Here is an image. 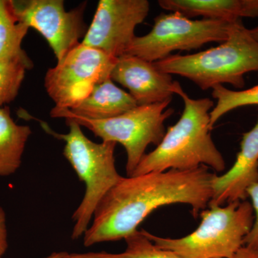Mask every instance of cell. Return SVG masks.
Listing matches in <instances>:
<instances>
[{
    "mask_svg": "<svg viewBox=\"0 0 258 258\" xmlns=\"http://www.w3.org/2000/svg\"><path fill=\"white\" fill-rule=\"evenodd\" d=\"M241 22L192 20L177 13H162L154 19L152 30L134 37L125 54L155 62L174 51L198 50L209 42H223Z\"/></svg>",
    "mask_w": 258,
    "mask_h": 258,
    "instance_id": "7",
    "label": "cell"
},
{
    "mask_svg": "<svg viewBox=\"0 0 258 258\" xmlns=\"http://www.w3.org/2000/svg\"><path fill=\"white\" fill-rule=\"evenodd\" d=\"M111 79L127 88L138 106L172 100L176 83L154 62L127 54L117 58Z\"/></svg>",
    "mask_w": 258,
    "mask_h": 258,
    "instance_id": "11",
    "label": "cell"
},
{
    "mask_svg": "<svg viewBox=\"0 0 258 258\" xmlns=\"http://www.w3.org/2000/svg\"><path fill=\"white\" fill-rule=\"evenodd\" d=\"M247 198H250L253 208L254 220L252 229L244 240V245L258 249V182L249 186L247 191Z\"/></svg>",
    "mask_w": 258,
    "mask_h": 258,
    "instance_id": "20",
    "label": "cell"
},
{
    "mask_svg": "<svg viewBox=\"0 0 258 258\" xmlns=\"http://www.w3.org/2000/svg\"><path fill=\"white\" fill-rule=\"evenodd\" d=\"M200 212L201 222L191 234L181 238H164L142 230L161 249L172 251L181 258H229L244 245L252 229L254 214L247 200L225 207L209 206Z\"/></svg>",
    "mask_w": 258,
    "mask_h": 258,
    "instance_id": "5",
    "label": "cell"
},
{
    "mask_svg": "<svg viewBox=\"0 0 258 258\" xmlns=\"http://www.w3.org/2000/svg\"><path fill=\"white\" fill-rule=\"evenodd\" d=\"M162 9L191 19L235 22L258 18V0H159Z\"/></svg>",
    "mask_w": 258,
    "mask_h": 258,
    "instance_id": "13",
    "label": "cell"
},
{
    "mask_svg": "<svg viewBox=\"0 0 258 258\" xmlns=\"http://www.w3.org/2000/svg\"><path fill=\"white\" fill-rule=\"evenodd\" d=\"M33 68L29 56L0 60V108L18 96L26 71Z\"/></svg>",
    "mask_w": 258,
    "mask_h": 258,
    "instance_id": "19",
    "label": "cell"
},
{
    "mask_svg": "<svg viewBox=\"0 0 258 258\" xmlns=\"http://www.w3.org/2000/svg\"><path fill=\"white\" fill-rule=\"evenodd\" d=\"M31 134L28 125L15 123L8 107L0 108V176H11L18 170Z\"/></svg>",
    "mask_w": 258,
    "mask_h": 258,
    "instance_id": "15",
    "label": "cell"
},
{
    "mask_svg": "<svg viewBox=\"0 0 258 258\" xmlns=\"http://www.w3.org/2000/svg\"><path fill=\"white\" fill-rule=\"evenodd\" d=\"M19 21L41 34L57 62L79 45L86 35L83 15L86 4L66 12L62 0H10Z\"/></svg>",
    "mask_w": 258,
    "mask_h": 258,
    "instance_id": "9",
    "label": "cell"
},
{
    "mask_svg": "<svg viewBox=\"0 0 258 258\" xmlns=\"http://www.w3.org/2000/svg\"><path fill=\"white\" fill-rule=\"evenodd\" d=\"M171 100L137 106L123 114L103 120H93L71 114L66 110L53 108L52 118H64L75 120L81 126L86 127L103 142L119 143L127 154V176H131L146 154L149 144L158 146L165 135L164 122L174 113L168 108Z\"/></svg>",
    "mask_w": 258,
    "mask_h": 258,
    "instance_id": "6",
    "label": "cell"
},
{
    "mask_svg": "<svg viewBox=\"0 0 258 258\" xmlns=\"http://www.w3.org/2000/svg\"><path fill=\"white\" fill-rule=\"evenodd\" d=\"M67 252H54L46 257L42 258H64Z\"/></svg>",
    "mask_w": 258,
    "mask_h": 258,
    "instance_id": "23",
    "label": "cell"
},
{
    "mask_svg": "<svg viewBox=\"0 0 258 258\" xmlns=\"http://www.w3.org/2000/svg\"><path fill=\"white\" fill-rule=\"evenodd\" d=\"M212 96L217 100L216 106L210 111V128L226 113L240 107L258 106V84L246 90L228 89L224 86L212 88Z\"/></svg>",
    "mask_w": 258,
    "mask_h": 258,
    "instance_id": "18",
    "label": "cell"
},
{
    "mask_svg": "<svg viewBox=\"0 0 258 258\" xmlns=\"http://www.w3.org/2000/svg\"><path fill=\"white\" fill-rule=\"evenodd\" d=\"M150 11L147 0H101L81 43L118 58L136 37L135 28Z\"/></svg>",
    "mask_w": 258,
    "mask_h": 258,
    "instance_id": "10",
    "label": "cell"
},
{
    "mask_svg": "<svg viewBox=\"0 0 258 258\" xmlns=\"http://www.w3.org/2000/svg\"><path fill=\"white\" fill-rule=\"evenodd\" d=\"M229 258H258V249L243 245Z\"/></svg>",
    "mask_w": 258,
    "mask_h": 258,
    "instance_id": "22",
    "label": "cell"
},
{
    "mask_svg": "<svg viewBox=\"0 0 258 258\" xmlns=\"http://www.w3.org/2000/svg\"><path fill=\"white\" fill-rule=\"evenodd\" d=\"M28 30L17 18L10 0H0V60L28 56L22 43Z\"/></svg>",
    "mask_w": 258,
    "mask_h": 258,
    "instance_id": "16",
    "label": "cell"
},
{
    "mask_svg": "<svg viewBox=\"0 0 258 258\" xmlns=\"http://www.w3.org/2000/svg\"><path fill=\"white\" fill-rule=\"evenodd\" d=\"M126 247L120 253L91 252L86 253H69L64 258H181L174 252L157 247L144 235L137 230L125 239Z\"/></svg>",
    "mask_w": 258,
    "mask_h": 258,
    "instance_id": "17",
    "label": "cell"
},
{
    "mask_svg": "<svg viewBox=\"0 0 258 258\" xmlns=\"http://www.w3.org/2000/svg\"><path fill=\"white\" fill-rule=\"evenodd\" d=\"M138 106L135 100L115 86L111 79L98 83L91 93L72 109L71 114L93 120H103L123 114Z\"/></svg>",
    "mask_w": 258,
    "mask_h": 258,
    "instance_id": "14",
    "label": "cell"
},
{
    "mask_svg": "<svg viewBox=\"0 0 258 258\" xmlns=\"http://www.w3.org/2000/svg\"><path fill=\"white\" fill-rule=\"evenodd\" d=\"M249 32H250L252 36L258 42V25L254 28L249 29Z\"/></svg>",
    "mask_w": 258,
    "mask_h": 258,
    "instance_id": "24",
    "label": "cell"
},
{
    "mask_svg": "<svg viewBox=\"0 0 258 258\" xmlns=\"http://www.w3.org/2000/svg\"><path fill=\"white\" fill-rule=\"evenodd\" d=\"M8 248V232L7 217L4 209L0 206V258H3Z\"/></svg>",
    "mask_w": 258,
    "mask_h": 258,
    "instance_id": "21",
    "label": "cell"
},
{
    "mask_svg": "<svg viewBox=\"0 0 258 258\" xmlns=\"http://www.w3.org/2000/svg\"><path fill=\"white\" fill-rule=\"evenodd\" d=\"M117 58L80 43L47 71L45 87L57 109H72L98 83L111 79Z\"/></svg>",
    "mask_w": 258,
    "mask_h": 258,
    "instance_id": "8",
    "label": "cell"
},
{
    "mask_svg": "<svg viewBox=\"0 0 258 258\" xmlns=\"http://www.w3.org/2000/svg\"><path fill=\"white\" fill-rule=\"evenodd\" d=\"M258 182V119L253 128L242 136L240 150L230 170L212 181V196L208 206L247 200L249 186Z\"/></svg>",
    "mask_w": 258,
    "mask_h": 258,
    "instance_id": "12",
    "label": "cell"
},
{
    "mask_svg": "<svg viewBox=\"0 0 258 258\" xmlns=\"http://www.w3.org/2000/svg\"><path fill=\"white\" fill-rule=\"evenodd\" d=\"M66 123L69 132L64 134L55 133L46 123L42 126L47 133L66 142L64 157L86 186L84 197L72 217L75 224L71 238L77 240L84 235L91 225L95 210L102 199L123 176L115 167L116 143H95L85 136L77 122L67 119Z\"/></svg>",
    "mask_w": 258,
    "mask_h": 258,
    "instance_id": "4",
    "label": "cell"
},
{
    "mask_svg": "<svg viewBox=\"0 0 258 258\" xmlns=\"http://www.w3.org/2000/svg\"><path fill=\"white\" fill-rule=\"evenodd\" d=\"M207 166L191 170L170 169L120 179L98 204L83 235L85 247L127 238L154 210L186 204L198 218L212 196L216 175Z\"/></svg>",
    "mask_w": 258,
    "mask_h": 258,
    "instance_id": "1",
    "label": "cell"
},
{
    "mask_svg": "<svg viewBox=\"0 0 258 258\" xmlns=\"http://www.w3.org/2000/svg\"><path fill=\"white\" fill-rule=\"evenodd\" d=\"M154 64L166 74L190 80L203 91L223 84L242 90L244 75L258 71V42L241 21L218 46L191 55H171Z\"/></svg>",
    "mask_w": 258,
    "mask_h": 258,
    "instance_id": "3",
    "label": "cell"
},
{
    "mask_svg": "<svg viewBox=\"0 0 258 258\" xmlns=\"http://www.w3.org/2000/svg\"><path fill=\"white\" fill-rule=\"evenodd\" d=\"M174 94L184 102L181 117L169 127L157 148L144 156L132 176L170 169L191 170L203 165L217 172L225 171V159L210 134V113L214 102L208 98H190L177 81Z\"/></svg>",
    "mask_w": 258,
    "mask_h": 258,
    "instance_id": "2",
    "label": "cell"
}]
</instances>
